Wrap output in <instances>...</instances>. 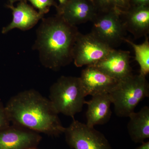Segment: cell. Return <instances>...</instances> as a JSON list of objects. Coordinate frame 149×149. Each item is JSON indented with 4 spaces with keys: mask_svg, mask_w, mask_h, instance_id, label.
<instances>
[{
    "mask_svg": "<svg viewBox=\"0 0 149 149\" xmlns=\"http://www.w3.org/2000/svg\"><path fill=\"white\" fill-rule=\"evenodd\" d=\"M67 143L74 149H112L103 133L73 118L64 132Z\"/></svg>",
    "mask_w": 149,
    "mask_h": 149,
    "instance_id": "6",
    "label": "cell"
},
{
    "mask_svg": "<svg viewBox=\"0 0 149 149\" xmlns=\"http://www.w3.org/2000/svg\"><path fill=\"white\" fill-rule=\"evenodd\" d=\"M132 46L135 54V59L140 67V74L146 76L149 73V41L148 37H146L145 41L137 45L131 40L125 38L124 42Z\"/></svg>",
    "mask_w": 149,
    "mask_h": 149,
    "instance_id": "16",
    "label": "cell"
},
{
    "mask_svg": "<svg viewBox=\"0 0 149 149\" xmlns=\"http://www.w3.org/2000/svg\"><path fill=\"white\" fill-rule=\"evenodd\" d=\"M42 139L40 133L15 124L0 128V149L37 148Z\"/></svg>",
    "mask_w": 149,
    "mask_h": 149,
    "instance_id": "8",
    "label": "cell"
},
{
    "mask_svg": "<svg viewBox=\"0 0 149 149\" xmlns=\"http://www.w3.org/2000/svg\"><path fill=\"white\" fill-rule=\"evenodd\" d=\"M32 5L39 10V13L43 15L47 13L52 6H57L54 0H27Z\"/></svg>",
    "mask_w": 149,
    "mask_h": 149,
    "instance_id": "17",
    "label": "cell"
},
{
    "mask_svg": "<svg viewBox=\"0 0 149 149\" xmlns=\"http://www.w3.org/2000/svg\"><path fill=\"white\" fill-rule=\"evenodd\" d=\"M85 96L110 93L120 80L111 77L95 67L87 66L80 77Z\"/></svg>",
    "mask_w": 149,
    "mask_h": 149,
    "instance_id": "9",
    "label": "cell"
},
{
    "mask_svg": "<svg viewBox=\"0 0 149 149\" xmlns=\"http://www.w3.org/2000/svg\"><path fill=\"white\" fill-rule=\"evenodd\" d=\"M97 13L92 21L93 23L91 33L102 42L114 49L125 39V30L122 19L120 17V11L115 10Z\"/></svg>",
    "mask_w": 149,
    "mask_h": 149,
    "instance_id": "5",
    "label": "cell"
},
{
    "mask_svg": "<svg viewBox=\"0 0 149 149\" xmlns=\"http://www.w3.org/2000/svg\"><path fill=\"white\" fill-rule=\"evenodd\" d=\"M133 2L136 4V6H148L149 0H133Z\"/></svg>",
    "mask_w": 149,
    "mask_h": 149,
    "instance_id": "21",
    "label": "cell"
},
{
    "mask_svg": "<svg viewBox=\"0 0 149 149\" xmlns=\"http://www.w3.org/2000/svg\"><path fill=\"white\" fill-rule=\"evenodd\" d=\"M29 149H37V148H30Z\"/></svg>",
    "mask_w": 149,
    "mask_h": 149,
    "instance_id": "25",
    "label": "cell"
},
{
    "mask_svg": "<svg viewBox=\"0 0 149 149\" xmlns=\"http://www.w3.org/2000/svg\"><path fill=\"white\" fill-rule=\"evenodd\" d=\"M109 94L116 115L129 117L139 103L149 97V83L146 76L132 74L120 80Z\"/></svg>",
    "mask_w": 149,
    "mask_h": 149,
    "instance_id": "4",
    "label": "cell"
},
{
    "mask_svg": "<svg viewBox=\"0 0 149 149\" xmlns=\"http://www.w3.org/2000/svg\"><path fill=\"white\" fill-rule=\"evenodd\" d=\"M85 97L79 77L61 76L50 88L49 100L58 113L72 118L82 111Z\"/></svg>",
    "mask_w": 149,
    "mask_h": 149,
    "instance_id": "3",
    "label": "cell"
},
{
    "mask_svg": "<svg viewBox=\"0 0 149 149\" xmlns=\"http://www.w3.org/2000/svg\"><path fill=\"white\" fill-rule=\"evenodd\" d=\"M58 1L59 3V5L58 6H62L65 4L68 0H58Z\"/></svg>",
    "mask_w": 149,
    "mask_h": 149,
    "instance_id": "24",
    "label": "cell"
},
{
    "mask_svg": "<svg viewBox=\"0 0 149 149\" xmlns=\"http://www.w3.org/2000/svg\"><path fill=\"white\" fill-rule=\"evenodd\" d=\"M26 1V0H9V4L10 5H13L14 3L16 2L22 1Z\"/></svg>",
    "mask_w": 149,
    "mask_h": 149,
    "instance_id": "23",
    "label": "cell"
},
{
    "mask_svg": "<svg viewBox=\"0 0 149 149\" xmlns=\"http://www.w3.org/2000/svg\"><path fill=\"white\" fill-rule=\"evenodd\" d=\"M10 124L9 119L5 107L0 102V128H4Z\"/></svg>",
    "mask_w": 149,
    "mask_h": 149,
    "instance_id": "19",
    "label": "cell"
},
{
    "mask_svg": "<svg viewBox=\"0 0 149 149\" xmlns=\"http://www.w3.org/2000/svg\"><path fill=\"white\" fill-rule=\"evenodd\" d=\"M56 8L57 15L73 26L92 22L97 14V8L91 0H68L64 5Z\"/></svg>",
    "mask_w": 149,
    "mask_h": 149,
    "instance_id": "10",
    "label": "cell"
},
{
    "mask_svg": "<svg viewBox=\"0 0 149 149\" xmlns=\"http://www.w3.org/2000/svg\"><path fill=\"white\" fill-rule=\"evenodd\" d=\"M126 31L135 39L147 37L149 32V9L148 6H136L122 20Z\"/></svg>",
    "mask_w": 149,
    "mask_h": 149,
    "instance_id": "14",
    "label": "cell"
},
{
    "mask_svg": "<svg viewBox=\"0 0 149 149\" xmlns=\"http://www.w3.org/2000/svg\"><path fill=\"white\" fill-rule=\"evenodd\" d=\"M8 8L12 11L13 19L10 24L3 27L2 32L6 34L15 28L26 31L34 27L44 15L37 12L27 1L19 2L16 7L8 4Z\"/></svg>",
    "mask_w": 149,
    "mask_h": 149,
    "instance_id": "12",
    "label": "cell"
},
{
    "mask_svg": "<svg viewBox=\"0 0 149 149\" xmlns=\"http://www.w3.org/2000/svg\"><path fill=\"white\" fill-rule=\"evenodd\" d=\"M114 49L91 33L83 35L79 32L73 49V61L77 67L94 65Z\"/></svg>",
    "mask_w": 149,
    "mask_h": 149,
    "instance_id": "7",
    "label": "cell"
},
{
    "mask_svg": "<svg viewBox=\"0 0 149 149\" xmlns=\"http://www.w3.org/2000/svg\"><path fill=\"white\" fill-rule=\"evenodd\" d=\"M128 51L114 49L98 62L93 65L111 77L118 80L132 74Z\"/></svg>",
    "mask_w": 149,
    "mask_h": 149,
    "instance_id": "11",
    "label": "cell"
},
{
    "mask_svg": "<svg viewBox=\"0 0 149 149\" xmlns=\"http://www.w3.org/2000/svg\"><path fill=\"white\" fill-rule=\"evenodd\" d=\"M112 103L109 93L99 94L92 96L89 101H85L88 106L86 116L87 123L90 127L103 125L108 122L111 117L110 109Z\"/></svg>",
    "mask_w": 149,
    "mask_h": 149,
    "instance_id": "13",
    "label": "cell"
},
{
    "mask_svg": "<svg viewBox=\"0 0 149 149\" xmlns=\"http://www.w3.org/2000/svg\"><path fill=\"white\" fill-rule=\"evenodd\" d=\"M127 125L128 134L134 143H141L149 138V107H143L138 112L129 115Z\"/></svg>",
    "mask_w": 149,
    "mask_h": 149,
    "instance_id": "15",
    "label": "cell"
},
{
    "mask_svg": "<svg viewBox=\"0 0 149 149\" xmlns=\"http://www.w3.org/2000/svg\"><path fill=\"white\" fill-rule=\"evenodd\" d=\"M61 17L42 19L37 31L33 49L39 52L43 66L57 71L73 61V51L79 33Z\"/></svg>",
    "mask_w": 149,
    "mask_h": 149,
    "instance_id": "2",
    "label": "cell"
},
{
    "mask_svg": "<svg viewBox=\"0 0 149 149\" xmlns=\"http://www.w3.org/2000/svg\"><path fill=\"white\" fill-rule=\"evenodd\" d=\"M135 149H149V142H143L141 146L137 147Z\"/></svg>",
    "mask_w": 149,
    "mask_h": 149,
    "instance_id": "22",
    "label": "cell"
},
{
    "mask_svg": "<svg viewBox=\"0 0 149 149\" xmlns=\"http://www.w3.org/2000/svg\"><path fill=\"white\" fill-rule=\"evenodd\" d=\"M5 107L12 124L54 137L64 133L65 128L50 101L35 90L13 96Z\"/></svg>",
    "mask_w": 149,
    "mask_h": 149,
    "instance_id": "1",
    "label": "cell"
},
{
    "mask_svg": "<svg viewBox=\"0 0 149 149\" xmlns=\"http://www.w3.org/2000/svg\"><path fill=\"white\" fill-rule=\"evenodd\" d=\"M116 8L125 7L128 3V0H114Z\"/></svg>",
    "mask_w": 149,
    "mask_h": 149,
    "instance_id": "20",
    "label": "cell"
},
{
    "mask_svg": "<svg viewBox=\"0 0 149 149\" xmlns=\"http://www.w3.org/2000/svg\"><path fill=\"white\" fill-rule=\"evenodd\" d=\"M96 4L101 8L103 12L118 10L115 4L114 0H95Z\"/></svg>",
    "mask_w": 149,
    "mask_h": 149,
    "instance_id": "18",
    "label": "cell"
}]
</instances>
